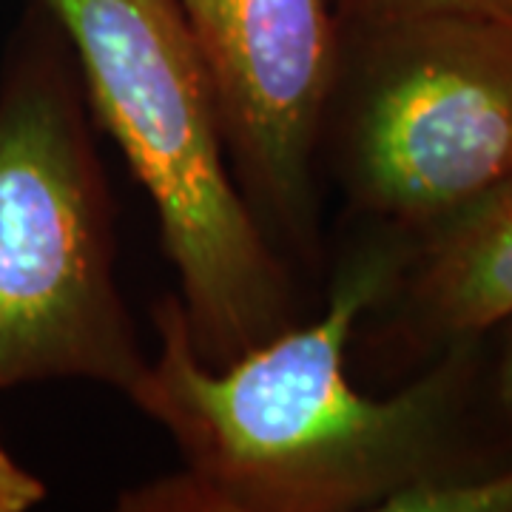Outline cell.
<instances>
[{
    "instance_id": "obj_10",
    "label": "cell",
    "mask_w": 512,
    "mask_h": 512,
    "mask_svg": "<svg viewBox=\"0 0 512 512\" xmlns=\"http://www.w3.org/2000/svg\"><path fill=\"white\" fill-rule=\"evenodd\" d=\"M501 399L512 410V342L504 353V362H501Z\"/></svg>"
},
{
    "instance_id": "obj_2",
    "label": "cell",
    "mask_w": 512,
    "mask_h": 512,
    "mask_svg": "<svg viewBox=\"0 0 512 512\" xmlns=\"http://www.w3.org/2000/svg\"><path fill=\"white\" fill-rule=\"evenodd\" d=\"M72 43L89 109L160 217L194 350L228 365L296 319L285 256L248 205L174 0H35Z\"/></svg>"
},
{
    "instance_id": "obj_7",
    "label": "cell",
    "mask_w": 512,
    "mask_h": 512,
    "mask_svg": "<svg viewBox=\"0 0 512 512\" xmlns=\"http://www.w3.org/2000/svg\"><path fill=\"white\" fill-rule=\"evenodd\" d=\"M336 12L342 29L439 15H470L512 23V0H336Z\"/></svg>"
},
{
    "instance_id": "obj_5",
    "label": "cell",
    "mask_w": 512,
    "mask_h": 512,
    "mask_svg": "<svg viewBox=\"0 0 512 512\" xmlns=\"http://www.w3.org/2000/svg\"><path fill=\"white\" fill-rule=\"evenodd\" d=\"M237 183L282 251L316 254V157L342 72L336 0H174Z\"/></svg>"
},
{
    "instance_id": "obj_9",
    "label": "cell",
    "mask_w": 512,
    "mask_h": 512,
    "mask_svg": "<svg viewBox=\"0 0 512 512\" xmlns=\"http://www.w3.org/2000/svg\"><path fill=\"white\" fill-rule=\"evenodd\" d=\"M46 498L43 481L29 473L0 441V512H26Z\"/></svg>"
},
{
    "instance_id": "obj_6",
    "label": "cell",
    "mask_w": 512,
    "mask_h": 512,
    "mask_svg": "<svg viewBox=\"0 0 512 512\" xmlns=\"http://www.w3.org/2000/svg\"><path fill=\"white\" fill-rule=\"evenodd\" d=\"M384 512H512V467L490 476L427 478L390 495Z\"/></svg>"
},
{
    "instance_id": "obj_1",
    "label": "cell",
    "mask_w": 512,
    "mask_h": 512,
    "mask_svg": "<svg viewBox=\"0 0 512 512\" xmlns=\"http://www.w3.org/2000/svg\"><path fill=\"white\" fill-rule=\"evenodd\" d=\"M413 262L396 242L367 248L339 274L328 308L208 365L180 296L154 308L157 356L131 399L174 439L183 467L120 498L128 512H348L450 473L444 450L473 370V339L393 396L348 379L353 328Z\"/></svg>"
},
{
    "instance_id": "obj_3",
    "label": "cell",
    "mask_w": 512,
    "mask_h": 512,
    "mask_svg": "<svg viewBox=\"0 0 512 512\" xmlns=\"http://www.w3.org/2000/svg\"><path fill=\"white\" fill-rule=\"evenodd\" d=\"M89 111L72 43L32 0L0 74V390L86 379L134 399L148 376Z\"/></svg>"
},
{
    "instance_id": "obj_8",
    "label": "cell",
    "mask_w": 512,
    "mask_h": 512,
    "mask_svg": "<svg viewBox=\"0 0 512 512\" xmlns=\"http://www.w3.org/2000/svg\"><path fill=\"white\" fill-rule=\"evenodd\" d=\"M436 228H447L464 237L512 239V180L484 194L481 200L458 211L456 217L444 220Z\"/></svg>"
},
{
    "instance_id": "obj_4",
    "label": "cell",
    "mask_w": 512,
    "mask_h": 512,
    "mask_svg": "<svg viewBox=\"0 0 512 512\" xmlns=\"http://www.w3.org/2000/svg\"><path fill=\"white\" fill-rule=\"evenodd\" d=\"M333 109L353 208L433 231L512 180V23L439 15L342 29Z\"/></svg>"
}]
</instances>
